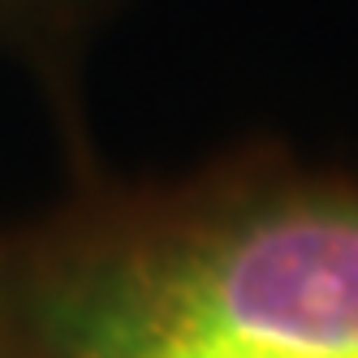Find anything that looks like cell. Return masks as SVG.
Here are the masks:
<instances>
[{
    "label": "cell",
    "mask_w": 358,
    "mask_h": 358,
    "mask_svg": "<svg viewBox=\"0 0 358 358\" xmlns=\"http://www.w3.org/2000/svg\"><path fill=\"white\" fill-rule=\"evenodd\" d=\"M69 173L0 229V358H358V164L242 143Z\"/></svg>",
    "instance_id": "obj_1"
},
{
    "label": "cell",
    "mask_w": 358,
    "mask_h": 358,
    "mask_svg": "<svg viewBox=\"0 0 358 358\" xmlns=\"http://www.w3.org/2000/svg\"><path fill=\"white\" fill-rule=\"evenodd\" d=\"M130 0H0V61L17 65L39 87L43 104L65 138V160L78 164L91 151L83 78L99 43Z\"/></svg>",
    "instance_id": "obj_2"
}]
</instances>
